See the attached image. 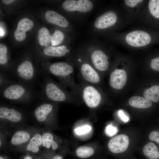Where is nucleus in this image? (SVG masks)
Returning a JSON list of instances; mask_svg holds the SVG:
<instances>
[{"label": "nucleus", "instance_id": "18", "mask_svg": "<svg viewBox=\"0 0 159 159\" xmlns=\"http://www.w3.org/2000/svg\"><path fill=\"white\" fill-rule=\"evenodd\" d=\"M37 37L40 45L46 47L49 46L51 41V35L46 27H42L39 30Z\"/></svg>", "mask_w": 159, "mask_h": 159}, {"label": "nucleus", "instance_id": "16", "mask_svg": "<svg viewBox=\"0 0 159 159\" xmlns=\"http://www.w3.org/2000/svg\"><path fill=\"white\" fill-rule=\"evenodd\" d=\"M129 103L131 106L140 108H146L151 106L152 102L145 98L139 96H134L131 97Z\"/></svg>", "mask_w": 159, "mask_h": 159}, {"label": "nucleus", "instance_id": "32", "mask_svg": "<svg viewBox=\"0 0 159 159\" xmlns=\"http://www.w3.org/2000/svg\"><path fill=\"white\" fill-rule=\"evenodd\" d=\"M119 116L121 119L124 122H127L129 120V118L124 114L122 110H120L118 111Z\"/></svg>", "mask_w": 159, "mask_h": 159}, {"label": "nucleus", "instance_id": "6", "mask_svg": "<svg viewBox=\"0 0 159 159\" xmlns=\"http://www.w3.org/2000/svg\"><path fill=\"white\" fill-rule=\"evenodd\" d=\"M90 58L93 67L100 74L105 72L108 69L109 58L102 51H94L91 54Z\"/></svg>", "mask_w": 159, "mask_h": 159}, {"label": "nucleus", "instance_id": "31", "mask_svg": "<svg viewBox=\"0 0 159 159\" xmlns=\"http://www.w3.org/2000/svg\"><path fill=\"white\" fill-rule=\"evenodd\" d=\"M142 0H125V4L130 7H133L139 3L143 2Z\"/></svg>", "mask_w": 159, "mask_h": 159}, {"label": "nucleus", "instance_id": "10", "mask_svg": "<svg viewBox=\"0 0 159 159\" xmlns=\"http://www.w3.org/2000/svg\"><path fill=\"white\" fill-rule=\"evenodd\" d=\"M127 79V74L124 70L116 69L112 72L110 74V84L114 89H120L125 84Z\"/></svg>", "mask_w": 159, "mask_h": 159}, {"label": "nucleus", "instance_id": "5", "mask_svg": "<svg viewBox=\"0 0 159 159\" xmlns=\"http://www.w3.org/2000/svg\"><path fill=\"white\" fill-rule=\"evenodd\" d=\"M126 42L132 47H138L146 46L151 42L149 34L142 30H135L129 33L125 37Z\"/></svg>", "mask_w": 159, "mask_h": 159}, {"label": "nucleus", "instance_id": "19", "mask_svg": "<svg viewBox=\"0 0 159 159\" xmlns=\"http://www.w3.org/2000/svg\"><path fill=\"white\" fill-rule=\"evenodd\" d=\"M144 97L154 102L159 101V86L155 85L145 90L144 93Z\"/></svg>", "mask_w": 159, "mask_h": 159}, {"label": "nucleus", "instance_id": "11", "mask_svg": "<svg viewBox=\"0 0 159 159\" xmlns=\"http://www.w3.org/2000/svg\"><path fill=\"white\" fill-rule=\"evenodd\" d=\"M34 25L33 22L27 18H24L19 22L14 33V37L19 41L23 40L25 38L26 32L31 29Z\"/></svg>", "mask_w": 159, "mask_h": 159}, {"label": "nucleus", "instance_id": "22", "mask_svg": "<svg viewBox=\"0 0 159 159\" xmlns=\"http://www.w3.org/2000/svg\"><path fill=\"white\" fill-rule=\"evenodd\" d=\"M52 135L49 133L46 132L43 134L42 136V144L43 146L49 148L50 146L53 150H56L58 148V145L53 140Z\"/></svg>", "mask_w": 159, "mask_h": 159}, {"label": "nucleus", "instance_id": "21", "mask_svg": "<svg viewBox=\"0 0 159 159\" xmlns=\"http://www.w3.org/2000/svg\"><path fill=\"white\" fill-rule=\"evenodd\" d=\"M42 144V137L39 134H36L30 140L26 149L33 152L37 153L39 150V146Z\"/></svg>", "mask_w": 159, "mask_h": 159}, {"label": "nucleus", "instance_id": "17", "mask_svg": "<svg viewBox=\"0 0 159 159\" xmlns=\"http://www.w3.org/2000/svg\"><path fill=\"white\" fill-rule=\"evenodd\" d=\"M144 155L150 159H159V150L157 146L153 143L150 142L143 147Z\"/></svg>", "mask_w": 159, "mask_h": 159}, {"label": "nucleus", "instance_id": "33", "mask_svg": "<svg viewBox=\"0 0 159 159\" xmlns=\"http://www.w3.org/2000/svg\"><path fill=\"white\" fill-rule=\"evenodd\" d=\"M14 0H2V2L5 4H9L15 1Z\"/></svg>", "mask_w": 159, "mask_h": 159}, {"label": "nucleus", "instance_id": "1", "mask_svg": "<svg viewBox=\"0 0 159 159\" xmlns=\"http://www.w3.org/2000/svg\"><path fill=\"white\" fill-rule=\"evenodd\" d=\"M43 69L47 74H50L57 77L61 84L65 88L69 87L71 92L77 98L79 97V86L75 82L73 67L64 62H58L45 66Z\"/></svg>", "mask_w": 159, "mask_h": 159}, {"label": "nucleus", "instance_id": "20", "mask_svg": "<svg viewBox=\"0 0 159 159\" xmlns=\"http://www.w3.org/2000/svg\"><path fill=\"white\" fill-rule=\"evenodd\" d=\"M30 135L27 132L23 131L16 132L13 136L11 140L14 145H19L27 141Z\"/></svg>", "mask_w": 159, "mask_h": 159}, {"label": "nucleus", "instance_id": "27", "mask_svg": "<svg viewBox=\"0 0 159 159\" xmlns=\"http://www.w3.org/2000/svg\"><path fill=\"white\" fill-rule=\"evenodd\" d=\"M91 129L90 126L87 125L75 128L74 131L78 135H82L89 132Z\"/></svg>", "mask_w": 159, "mask_h": 159}, {"label": "nucleus", "instance_id": "28", "mask_svg": "<svg viewBox=\"0 0 159 159\" xmlns=\"http://www.w3.org/2000/svg\"><path fill=\"white\" fill-rule=\"evenodd\" d=\"M149 139L153 141H154L159 145V132L156 131L151 132L149 135Z\"/></svg>", "mask_w": 159, "mask_h": 159}, {"label": "nucleus", "instance_id": "35", "mask_svg": "<svg viewBox=\"0 0 159 159\" xmlns=\"http://www.w3.org/2000/svg\"><path fill=\"white\" fill-rule=\"evenodd\" d=\"M4 34V31L0 28V36H2Z\"/></svg>", "mask_w": 159, "mask_h": 159}, {"label": "nucleus", "instance_id": "8", "mask_svg": "<svg viewBox=\"0 0 159 159\" xmlns=\"http://www.w3.org/2000/svg\"><path fill=\"white\" fill-rule=\"evenodd\" d=\"M62 7L69 11H76L85 12L91 10L93 5L91 2L88 0H67L63 2Z\"/></svg>", "mask_w": 159, "mask_h": 159}, {"label": "nucleus", "instance_id": "14", "mask_svg": "<svg viewBox=\"0 0 159 159\" xmlns=\"http://www.w3.org/2000/svg\"><path fill=\"white\" fill-rule=\"evenodd\" d=\"M45 17L47 20L50 23L65 27L68 25L67 20L64 17L52 10H48L46 13Z\"/></svg>", "mask_w": 159, "mask_h": 159}, {"label": "nucleus", "instance_id": "25", "mask_svg": "<svg viewBox=\"0 0 159 159\" xmlns=\"http://www.w3.org/2000/svg\"><path fill=\"white\" fill-rule=\"evenodd\" d=\"M51 45L52 46H57L61 43L64 38V33L59 30H56L51 35Z\"/></svg>", "mask_w": 159, "mask_h": 159}, {"label": "nucleus", "instance_id": "15", "mask_svg": "<svg viewBox=\"0 0 159 159\" xmlns=\"http://www.w3.org/2000/svg\"><path fill=\"white\" fill-rule=\"evenodd\" d=\"M69 51L64 45L54 47L49 46L43 50V53L48 57H60L65 56Z\"/></svg>", "mask_w": 159, "mask_h": 159}, {"label": "nucleus", "instance_id": "29", "mask_svg": "<svg viewBox=\"0 0 159 159\" xmlns=\"http://www.w3.org/2000/svg\"><path fill=\"white\" fill-rule=\"evenodd\" d=\"M150 66L153 70L159 71V57L151 59Z\"/></svg>", "mask_w": 159, "mask_h": 159}, {"label": "nucleus", "instance_id": "7", "mask_svg": "<svg viewBox=\"0 0 159 159\" xmlns=\"http://www.w3.org/2000/svg\"><path fill=\"white\" fill-rule=\"evenodd\" d=\"M129 143L128 136L125 134L117 135L109 141L108 147L110 150L115 153L125 152L127 149Z\"/></svg>", "mask_w": 159, "mask_h": 159}, {"label": "nucleus", "instance_id": "36", "mask_svg": "<svg viewBox=\"0 0 159 159\" xmlns=\"http://www.w3.org/2000/svg\"><path fill=\"white\" fill-rule=\"evenodd\" d=\"M24 159H32V158L30 156L27 155L25 157Z\"/></svg>", "mask_w": 159, "mask_h": 159}, {"label": "nucleus", "instance_id": "13", "mask_svg": "<svg viewBox=\"0 0 159 159\" xmlns=\"http://www.w3.org/2000/svg\"><path fill=\"white\" fill-rule=\"evenodd\" d=\"M22 115L18 111L12 108L6 107H0V118L8 119L12 122H16L21 119Z\"/></svg>", "mask_w": 159, "mask_h": 159}, {"label": "nucleus", "instance_id": "23", "mask_svg": "<svg viewBox=\"0 0 159 159\" xmlns=\"http://www.w3.org/2000/svg\"><path fill=\"white\" fill-rule=\"evenodd\" d=\"M94 150L92 148L87 146H81L76 150L77 156L82 158H87L92 155L94 153Z\"/></svg>", "mask_w": 159, "mask_h": 159}, {"label": "nucleus", "instance_id": "30", "mask_svg": "<svg viewBox=\"0 0 159 159\" xmlns=\"http://www.w3.org/2000/svg\"><path fill=\"white\" fill-rule=\"evenodd\" d=\"M117 128L114 126L113 127L110 125L106 127V132L110 136L114 135L117 132Z\"/></svg>", "mask_w": 159, "mask_h": 159}, {"label": "nucleus", "instance_id": "9", "mask_svg": "<svg viewBox=\"0 0 159 159\" xmlns=\"http://www.w3.org/2000/svg\"><path fill=\"white\" fill-rule=\"evenodd\" d=\"M117 19L115 12L110 11L99 16L95 20L94 25L96 28L99 29H105L115 24Z\"/></svg>", "mask_w": 159, "mask_h": 159}, {"label": "nucleus", "instance_id": "2", "mask_svg": "<svg viewBox=\"0 0 159 159\" xmlns=\"http://www.w3.org/2000/svg\"><path fill=\"white\" fill-rule=\"evenodd\" d=\"M44 73V75L40 85L39 96L55 102L74 100L77 98L71 92L67 91L61 84L57 83L47 74Z\"/></svg>", "mask_w": 159, "mask_h": 159}, {"label": "nucleus", "instance_id": "3", "mask_svg": "<svg viewBox=\"0 0 159 159\" xmlns=\"http://www.w3.org/2000/svg\"><path fill=\"white\" fill-rule=\"evenodd\" d=\"M0 95L6 99L15 101L29 100L36 96L32 87L11 80L0 87Z\"/></svg>", "mask_w": 159, "mask_h": 159}, {"label": "nucleus", "instance_id": "34", "mask_svg": "<svg viewBox=\"0 0 159 159\" xmlns=\"http://www.w3.org/2000/svg\"><path fill=\"white\" fill-rule=\"evenodd\" d=\"M52 159H63V158L59 155H57L55 156Z\"/></svg>", "mask_w": 159, "mask_h": 159}, {"label": "nucleus", "instance_id": "37", "mask_svg": "<svg viewBox=\"0 0 159 159\" xmlns=\"http://www.w3.org/2000/svg\"><path fill=\"white\" fill-rule=\"evenodd\" d=\"M0 159H4L2 157H0Z\"/></svg>", "mask_w": 159, "mask_h": 159}, {"label": "nucleus", "instance_id": "12", "mask_svg": "<svg viewBox=\"0 0 159 159\" xmlns=\"http://www.w3.org/2000/svg\"><path fill=\"white\" fill-rule=\"evenodd\" d=\"M54 105L51 103H44L37 107L34 111V115L39 121H45L54 110Z\"/></svg>", "mask_w": 159, "mask_h": 159}, {"label": "nucleus", "instance_id": "24", "mask_svg": "<svg viewBox=\"0 0 159 159\" xmlns=\"http://www.w3.org/2000/svg\"><path fill=\"white\" fill-rule=\"evenodd\" d=\"M8 49L5 45L2 44H0V64L1 65L5 66V70L4 72L8 74L6 64L8 63V59L7 55Z\"/></svg>", "mask_w": 159, "mask_h": 159}, {"label": "nucleus", "instance_id": "26", "mask_svg": "<svg viewBox=\"0 0 159 159\" xmlns=\"http://www.w3.org/2000/svg\"><path fill=\"white\" fill-rule=\"evenodd\" d=\"M148 7L151 14L156 18H159V0H150Z\"/></svg>", "mask_w": 159, "mask_h": 159}, {"label": "nucleus", "instance_id": "4", "mask_svg": "<svg viewBox=\"0 0 159 159\" xmlns=\"http://www.w3.org/2000/svg\"><path fill=\"white\" fill-rule=\"evenodd\" d=\"M79 86V97L83 100L89 107L95 108L101 103L103 95L98 87L81 81Z\"/></svg>", "mask_w": 159, "mask_h": 159}, {"label": "nucleus", "instance_id": "38", "mask_svg": "<svg viewBox=\"0 0 159 159\" xmlns=\"http://www.w3.org/2000/svg\"><path fill=\"white\" fill-rule=\"evenodd\" d=\"M0 146L1 145V141H0Z\"/></svg>", "mask_w": 159, "mask_h": 159}]
</instances>
